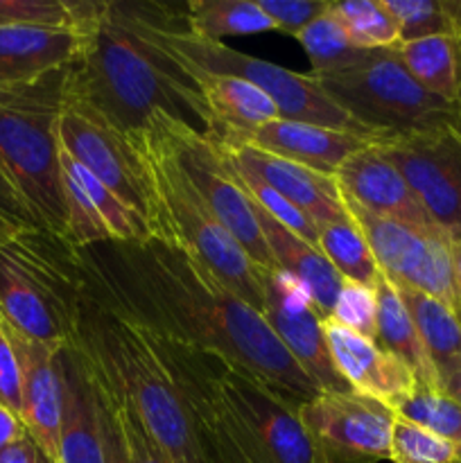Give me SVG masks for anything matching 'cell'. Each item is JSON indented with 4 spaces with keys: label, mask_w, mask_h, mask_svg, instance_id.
Returning <instances> with one entry per match:
<instances>
[{
    "label": "cell",
    "mask_w": 461,
    "mask_h": 463,
    "mask_svg": "<svg viewBox=\"0 0 461 463\" xmlns=\"http://www.w3.org/2000/svg\"><path fill=\"white\" fill-rule=\"evenodd\" d=\"M402 303L409 310L411 321L420 335L437 378L461 360V315L438 298L428 297L411 288H398Z\"/></svg>",
    "instance_id": "4316f807"
},
{
    "label": "cell",
    "mask_w": 461,
    "mask_h": 463,
    "mask_svg": "<svg viewBox=\"0 0 461 463\" xmlns=\"http://www.w3.org/2000/svg\"><path fill=\"white\" fill-rule=\"evenodd\" d=\"M59 163H61V170H66L80 184V188L89 194L95 211L99 213L108 233H111V242H138V240L152 238L147 220L134 208L127 206L125 202H120L116 193H111L102 181L86 172L80 163L72 161L63 149H59Z\"/></svg>",
    "instance_id": "f1b7e54d"
},
{
    "label": "cell",
    "mask_w": 461,
    "mask_h": 463,
    "mask_svg": "<svg viewBox=\"0 0 461 463\" xmlns=\"http://www.w3.org/2000/svg\"><path fill=\"white\" fill-rule=\"evenodd\" d=\"M319 251L342 279L373 288L380 276L375 258L355 220L319 226Z\"/></svg>",
    "instance_id": "f546056e"
},
{
    "label": "cell",
    "mask_w": 461,
    "mask_h": 463,
    "mask_svg": "<svg viewBox=\"0 0 461 463\" xmlns=\"http://www.w3.org/2000/svg\"><path fill=\"white\" fill-rule=\"evenodd\" d=\"M27 432L25 423L18 414H14L12 410H7L5 405H0V450L14 446L16 441H21Z\"/></svg>",
    "instance_id": "bcb514c9"
},
{
    "label": "cell",
    "mask_w": 461,
    "mask_h": 463,
    "mask_svg": "<svg viewBox=\"0 0 461 463\" xmlns=\"http://www.w3.org/2000/svg\"><path fill=\"white\" fill-rule=\"evenodd\" d=\"M438 389L461 405V360L438 378Z\"/></svg>",
    "instance_id": "7dc6e473"
},
{
    "label": "cell",
    "mask_w": 461,
    "mask_h": 463,
    "mask_svg": "<svg viewBox=\"0 0 461 463\" xmlns=\"http://www.w3.org/2000/svg\"><path fill=\"white\" fill-rule=\"evenodd\" d=\"M459 463H461V446H459Z\"/></svg>",
    "instance_id": "db71d44e"
},
{
    "label": "cell",
    "mask_w": 461,
    "mask_h": 463,
    "mask_svg": "<svg viewBox=\"0 0 461 463\" xmlns=\"http://www.w3.org/2000/svg\"><path fill=\"white\" fill-rule=\"evenodd\" d=\"M346 208L360 226L384 279L398 288L419 289L428 297L438 298L461 315L452 269V242L446 233L375 217L353 203H346Z\"/></svg>",
    "instance_id": "7c38bea8"
},
{
    "label": "cell",
    "mask_w": 461,
    "mask_h": 463,
    "mask_svg": "<svg viewBox=\"0 0 461 463\" xmlns=\"http://www.w3.org/2000/svg\"><path fill=\"white\" fill-rule=\"evenodd\" d=\"M310 77L334 107L378 140L455 125V104L425 90L396 48L371 50L369 57L346 71Z\"/></svg>",
    "instance_id": "52a82bcc"
},
{
    "label": "cell",
    "mask_w": 461,
    "mask_h": 463,
    "mask_svg": "<svg viewBox=\"0 0 461 463\" xmlns=\"http://www.w3.org/2000/svg\"><path fill=\"white\" fill-rule=\"evenodd\" d=\"M84 30L0 27V89L39 80L77 61Z\"/></svg>",
    "instance_id": "603a6c76"
},
{
    "label": "cell",
    "mask_w": 461,
    "mask_h": 463,
    "mask_svg": "<svg viewBox=\"0 0 461 463\" xmlns=\"http://www.w3.org/2000/svg\"><path fill=\"white\" fill-rule=\"evenodd\" d=\"M382 3L398 23L400 43L456 32L446 9V0H382Z\"/></svg>",
    "instance_id": "d590c367"
},
{
    "label": "cell",
    "mask_w": 461,
    "mask_h": 463,
    "mask_svg": "<svg viewBox=\"0 0 461 463\" xmlns=\"http://www.w3.org/2000/svg\"><path fill=\"white\" fill-rule=\"evenodd\" d=\"M373 292L375 306H378V315H375V344L382 351L391 353L398 360L405 362L414 371L420 387L438 389L437 371H434L432 362H429L428 351H425L423 342H420L419 330H416L409 310L402 303L396 285L380 274L375 279Z\"/></svg>",
    "instance_id": "d4e9b609"
},
{
    "label": "cell",
    "mask_w": 461,
    "mask_h": 463,
    "mask_svg": "<svg viewBox=\"0 0 461 463\" xmlns=\"http://www.w3.org/2000/svg\"><path fill=\"white\" fill-rule=\"evenodd\" d=\"M217 147L235 170L249 172L265 181L269 188L292 202L298 211L306 213L316 226L353 220L334 176L312 170L301 163L287 161V158H278L262 149L249 147V145H242V147L217 145Z\"/></svg>",
    "instance_id": "2e32d148"
},
{
    "label": "cell",
    "mask_w": 461,
    "mask_h": 463,
    "mask_svg": "<svg viewBox=\"0 0 461 463\" xmlns=\"http://www.w3.org/2000/svg\"><path fill=\"white\" fill-rule=\"evenodd\" d=\"M190 34L203 41L247 36L276 30L258 0H190L185 5Z\"/></svg>",
    "instance_id": "83f0119b"
},
{
    "label": "cell",
    "mask_w": 461,
    "mask_h": 463,
    "mask_svg": "<svg viewBox=\"0 0 461 463\" xmlns=\"http://www.w3.org/2000/svg\"><path fill=\"white\" fill-rule=\"evenodd\" d=\"M147 185V222L154 238L165 240L202 262L233 294L262 315V269L220 224L202 194L181 170L165 134L154 122L129 134Z\"/></svg>",
    "instance_id": "277c9868"
},
{
    "label": "cell",
    "mask_w": 461,
    "mask_h": 463,
    "mask_svg": "<svg viewBox=\"0 0 461 463\" xmlns=\"http://www.w3.org/2000/svg\"><path fill=\"white\" fill-rule=\"evenodd\" d=\"M12 339L21 360V419L30 437L59 463V428L63 410L61 348L34 342L14 328Z\"/></svg>",
    "instance_id": "d6986e66"
},
{
    "label": "cell",
    "mask_w": 461,
    "mask_h": 463,
    "mask_svg": "<svg viewBox=\"0 0 461 463\" xmlns=\"http://www.w3.org/2000/svg\"><path fill=\"white\" fill-rule=\"evenodd\" d=\"M324 330L334 369L353 393L373 398L396 411L416 392L414 371L396 355L333 319L324 321Z\"/></svg>",
    "instance_id": "e0dca14e"
},
{
    "label": "cell",
    "mask_w": 461,
    "mask_h": 463,
    "mask_svg": "<svg viewBox=\"0 0 461 463\" xmlns=\"http://www.w3.org/2000/svg\"><path fill=\"white\" fill-rule=\"evenodd\" d=\"M296 39L310 59L312 75H330V72L346 71V68L355 66L362 59L369 57L371 52V50H360L351 45L330 9L324 16L316 18L312 25H307Z\"/></svg>",
    "instance_id": "d6a6232c"
},
{
    "label": "cell",
    "mask_w": 461,
    "mask_h": 463,
    "mask_svg": "<svg viewBox=\"0 0 461 463\" xmlns=\"http://www.w3.org/2000/svg\"><path fill=\"white\" fill-rule=\"evenodd\" d=\"M452 242V269H455V288L456 294H459L461 303V238L450 240Z\"/></svg>",
    "instance_id": "c3c4849f"
},
{
    "label": "cell",
    "mask_w": 461,
    "mask_h": 463,
    "mask_svg": "<svg viewBox=\"0 0 461 463\" xmlns=\"http://www.w3.org/2000/svg\"><path fill=\"white\" fill-rule=\"evenodd\" d=\"M265 307L262 317L274 330L278 342L287 348L298 366L310 375L321 392H351L339 371L334 369L328 342H325L324 319L312 306V298L292 276L280 269H262Z\"/></svg>",
    "instance_id": "9a60e30c"
},
{
    "label": "cell",
    "mask_w": 461,
    "mask_h": 463,
    "mask_svg": "<svg viewBox=\"0 0 461 463\" xmlns=\"http://www.w3.org/2000/svg\"><path fill=\"white\" fill-rule=\"evenodd\" d=\"M99 393V392H98ZM99 410H102V441H104V463H131L129 448H127L125 434L111 407L99 396Z\"/></svg>",
    "instance_id": "7bdbcfd3"
},
{
    "label": "cell",
    "mask_w": 461,
    "mask_h": 463,
    "mask_svg": "<svg viewBox=\"0 0 461 463\" xmlns=\"http://www.w3.org/2000/svg\"><path fill=\"white\" fill-rule=\"evenodd\" d=\"M72 66V63H71ZM71 66L0 89V167L36 224L66 240V202L59 163V116Z\"/></svg>",
    "instance_id": "8992f818"
},
{
    "label": "cell",
    "mask_w": 461,
    "mask_h": 463,
    "mask_svg": "<svg viewBox=\"0 0 461 463\" xmlns=\"http://www.w3.org/2000/svg\"><path fill=\"white\" fill-rule=\"evenodd\" d=\"M235 175L240 176V184L244 185V190H247L249 197L256 202L258 208H262L267 215L274 217L278 224H283L285 229L292 231L294 235L306 240L307 244L319 249V226H316L306 213L298 211L292 202H287L283 194L276 193L274 188H269V185H267L265 181L258 179V176L249 175V172H242V170H235Z\"/></svg>",
    "instance_id": "74e56055"
},
{
    "label": "cell",
    "mask_w": 461,
    "mask_h": 463,
    "mask_svg": "<svg viewBox=\"0 0 461 463\" xmlns=\"http://www.w3.org/2000/svg\"><path fill=\"white\" fill-rule=\"evenodd\" d=\"M0 463H57V459H52L30 434H25L21 441L0 450Z\"/></svg>",
    "instance_id": "f6af8a7d"
},
{
    "label": "cell",
    "mask_w": 461,
    "mask_h": 463,
    "mask_svg": "<svg viewBox=\"0 0 461 463\" xmlns=\"http://www.w3.org/2000/svg\"><path fill=\"white\" fill-rule=\"evenodd\" d=\"M59 145L72 161L116 193L120 202L147 220V185L129 136L66 93L59 116Z\"/></svg>",
    "instance_id": "4fadbf2b"
},
{
    "label": "cell",
    "mask_w": 461,
    "mask_h": 463,
    "mask_svg": "<svg viewBox=\"0 0 461 463\" xmlns=\"http://www.w3.org/2000/svg\"><path fill=\"white\" fill-rule=\"evenodd\" d=\"M396 54L425 90L455 107L461 102V32L398 43Z\"/></svg>",
    "instance_id": "484cf974"
},
{
    "label": "cell",
    "mask_w": 461,
    "mask_h": 463,
    "mask_svg": "<svg viewBox=\"0 0 461 463\" xmlns=\"http://www.w3.org/2000/svg\"><path fill=\"white\" fill-rule=\"evenodd\" d=\"M434 226L461 238V131L452 122L375 140Z\"/></svg>",
    "instance_id": "8fae6325"
},
{
    "label": "cell",
    "mask_w": 461,
    "mask_h": 463,
    "mask_svg": "<svg viewBox=\"0 0 461 463\" xmlns=\"http://www.w3.org/2000/svg\"><path fill=\"white\" fill-rule=\"evenodd\" d=\"M86 297L77 251L41 226H14L0 238V319L16 333L71 348Z\"/></svg>",
    "instance_id": "5b68a950"
},
{
    "label": "cell",
    "mask_w": 461,
    "mask_h": 463,
    "mask_svg": "<svg viewBox=\"0 0 461 463\" xmlns=\"http://www.w3.org/2000/svg\"><path fill=\"white\" fill-rule=\"evenodd\" d=\"M0 217L14 226H39L32 211L27 208L25 199L21 197L16 185L5 175L3 167H0Z\"/></svg>",
    "instance_id": "ee69618b"
},
{
    "label": "cell",
    "mask_w": 461,
    "mask_h": 463,
    "mask_svg": "<svg viewBox=\"0 0 461 463\" xmlns=\"http://www.w3.org/2000/svg\"><path fill=\"white\" fill-rule=\"evenodd\" d=\"M446 9L455 23V30L461 32V0H446Z\"/></svg>",
    "instance_id": "681fc988"
},
{
    "label": "cell",
    "mask_w": 461,
    "mask_h": 463,
    "mask_svg": "<svg viewBox=\"0 0 461 463\" xmlns=\"http://www.w3.org/2000/svg\"><path fill=\"white\" fill-rule=\"evenodd\" d=\"M251 203L253 211H256L258 224H260L262 238H265L271 258H274L276 269L292 276L310 294L312 306L319 312L321 319H330L343 283L342 276L334 271V267L325 260L319 249L294 235L283 224H278L274 217H269L262 208H258L253 199Z\"/></svg>",
    "instance_id": "cb8c5ba5"
},
{
    "label": "cell",
    "mask_w": 461,
    "mask_h": 463,
    "mask_svg": "<svg viewBox=\"0 0 461 463\" xmlns=\"http://www.w3.org/2000/svg\"><path fill=\"white\" fill-rule=\"evenodd\" d=\"M334 181L343 202L362 208L364 213L402 224L437 229L400 172L387 161L375 143L346 158L334 172Z\"/></svg>",
    "instance_id": "ac0fdd59"
},
{
    "label": "cell",
    "mask_w": 461,
    "mask_h": 463,
    "mask_svg": "<svg viewBox=\"0 0 461 463\" xmlns=\"http://www.w3.org/2000/svg\"><path fill=\"white\" fill-rule=\"evenodd\" d=\"M149 122H154L165 134L167 143H170L172 152H174L176 161H179L181 170L185 172L190 184L197 188L212 215L238 240L240 247L249 253V258L265 269L276 267L269 247L262 238L251 197L240 184V176L235 175L221 149L206 134L190 127L188 122H181L176 118L165 116V113H156Z\"/></svg>",
    "instance_id": "30bf717a"
},
{
    "label": "cell",
    "mask_w": 461,
    "mask_h": 463,
    "mask_svg": "<svg viewBox=\"0 0 461 463\" xmlns=\"http://www.w3.org/2000/svg\"><path fill=\"white\" fill-rule=\"evenodd\" d=\"M185 68L206 99L211 116V129L206 136L212 143L221 147H240L258 127L280 118L278 107L271 102V98L249 81L230 75H212L199 68Z\"/></svg>",
    "instance_id": "7402d4cb"
},
{
    "label": "cell",
    "mask_w": 461,
    "mask_h": 463,
    "mask_svg": "<svg viewBox=\"0 0 461 463\" xmlns=\"http://www.w3.org/2000/svg\"><path fill=\"white\" fill-rule=\"evenodd\" d=\"M9 229H14V224H9V222H5L3 217H0V238H3Z\"/></svg>",
    "instance_id": "f5cc1de1"
},
{
    "label": "cell",
    "mask_w": 461,
    "mask_h": 463,
    "mask_svg": "<svg viewBox=\"0 0 461 463\" xmlns=\"http://www.w3.org/2000/svg\"><path fill=\"white\" fill-rule=\"evenodd\" d=\"M61 188L66 202V242L72 249L111 242V233L95 211L93 202L66 170H61Z\"/></svg>",
    "instance_id": "8d00e7d4"
},
{
    "label": "cell",
    "mask_w": 461,
    "mask_h": 463,
    "mask_svg": "<svg viewBox=\"0 0 461 463\" xmlns=\"http://www.w3.org/2000/svg\"><path fill=\"white\" fill-rule=\"evenodd\" d=\"M176 5L104 0L84 27V48L71 66L68 95L122 134L147 129L156 113L211 129L206 99L163 39Z\"/></svg>",
    "instance_id": "7a4b0ae2"
},
{
    "label": "cell",
    "mask_w": 461,
    "mask_h": 463,
    "mask_svg": "<svg viewBox=\"0 0 461 463\" xmlns=\"http://www.w3.org/2000/svg\"><path fill=\"white\" fill-rule=\"evenodd\" d=\"M303 425L328 463L389 459L396 411L360 393L321 392L298 407Z\"/></svg>",
    "instance_id": "5bb4252c"
},
{
    "label": "cell",
    "mask_w": 461,
    "mask_h": 463,
    "mask_svg": "<svg viewBox=\"0 0 461 463\" xmlns=\"http://www.w3.org/2000/svg\"><path fill=\"white\" fill-rule=\"evenodd\" d=\"M371 143H375V138L355 134V131H342L333 129V127L312 125V122L276 118V120L258 127L242 145L334 176L337 167L346 158H351L360 149L369 147Z\"/></svg>",
    "instance_id": "ffe728a7"
},
{
    "label": "cell",
    "mask_w": 461,
    "mask_h": 463,
    "mask_svg": "<svg viewBox=\"0 0 461 463\" xmlns=\"http://www.w3.org/2000/svg\"><path fill=\"white\" fill-rule=\"evenodd\" d=\"M391 463H459V446L396 416L389 441Z\"/></svg>",
    "instance_id": "e575fe53"
},
{
    "label": "cell",
    "mask_w": 461,
    "mask_h": 463,
    "mask_svg": "<svg viewBox=\"0 0 461 463\" xmlns=\"http://www.w3.org/2000/svg\"><path fill=\"white\" fill-rule=\"evenodd\" d=\"M99 392L138 411L172 463H208L202 428L193 419L156 337L86 292L72 346Z\"/></svg>",
    "instance_id": "3957f363"
},
{
    "label": "cell",
    "mask_w": 461,
    "mask_h": 463,
    "mask_svg": "<svg viewBox=\"0 0 461 463\" xmlns=\"http://www.w3.org/2000/svg\"><path fill=\"white\" fill-rule=\"evenodd\" d=\"M21 360L12 339V328L0 319V405L21 416L23 389H21Z\"/></svg>",
    "instance_id": "b9f144b4"
},
{
    "label": "cell",
    "mask_w": 461,
    "mask_h": 463,
    "mask_svg": "<svg viewBox=\"0 0 461 463\" xmlns=\"http://www.w3.org/2000/svg\"><path fill=\"white\" fill-rule=\"evenodd\" d=\"M224 463H251V461H249L247 457H242V455H240V452H238V448H235V455H233V457H229V459H226Z\"/></svg>",
    "instance_id": "f907efd6"
},
{
    "label": "cell",
    "mask_w": 461,
    "mask_h": 463,
    "mask_svg": "<svg viewBox=\"0 0 461 463\" xmlns=\"http://www.w3.org/2000/svg\"><path fill=\"white\" fill-rule=\"evenodd\" d=\"M203 371L240 455L251 463H328L296 405L208 353H203Z\"/></svg>",
    "instance_id": "ba28073f"
},
{
    "label": "cell",
    "mask_w": 461,
    "mask_h": 463,
    "mask_svg": "<svg viewBox=\"0 0 461 463\" xmlns=\"http://www.w3.org/2000/svg\"><path fill=\"white\" fill-rule=\"evenodd\" d=\"M63 410L59 463H104L102 410L93 375L75 348H61Z\"/></svg>",
    "instance_id": "44dd1931"
},
{
    "label": "cell",
    "mask_w": 461,
    "mask_h": 463,
    "mask_svg": "<svg viewBox=\"0 0 461 463\" xmlns=\"http://www.w3.org/2000/svg\"><path fill=\"white\" fill-rule=\"evenodd\" d=\"M163 39H165L167 48L185 66L199 68V71L212 72V75L240 77V80L260 89L278 107L280 118L371 136L360 125H355L342 109L334 107L310 75H298V72L276 66L265 59L238 52V50L220 43V41H203L190 34L185 7L174 9L170 21L163 27ZM371 138H375V136H371Z\"/></svg>",
    "instance_id": "9c48e42d"
},
{
    "label": "cell",
    "mask_w": 461,
    "mask_h": 463,
    "mask_svg": "<svg viewBox=\"0 0 461 463\" xmlns=\"http://www.w3.org/2000/svg\"><path fill=\"white\" fill-rule=\"evenodd\" d=\"M330 14L343 30L351 45L360 50L396 48L400 43L398 23L382 0H346L330 3Z\"/></svg>",
    "instance_id": "4dcf8cb0"
},
{
    "label": "cell",
    "mask_w": 461,
    "mask_h": 463,
    "mask_svg": "<svg viewBox=\"0 0 461 463\" xmlns=\"http://www.w3.org/2000/svg\"><path fill=\"white\" fill-rule=\"evenodd\" d=\"M375 315H378V306H375L373 288L343 279L330 319L375 342Z\"/></svg>",
    "instance_id": "f35d334b"
},
{
    "label": "cell",
    "mask_w": 461,
    "mask_h": 463,
    "mask_svg": "<svg viewBox=\"0 0 461 463\" xmlns=\"http://www.w3.org/2000/svg\"><path fill=\"white\" fill-rule=\"evenodd\" d=\"M95 9V0H0V27L84 30Z\"/></svg>",
    "instance_id": "1f68e13d"
},
{
    "label": "cell",
    "mask_w": 461,
    "mask_h": 463,
    "mask_svg": "<svg viewBox=\"0 0 461 463\" xmlns=\"http://www.w3.org/2000/svg\"><path fill=\"white\" fill-rule=\"evenodd\" d=\"M75 251L86 292L154 337L220 357L296 407L321 393L265 317L183 249L152 235Z\"/></svg>",
    "instance_id": "6da1fadb"
},
{
    "label": "cell",
    "mask_w": 461,
    "mask_h": 463,
    "mask_svg": "<svg viewBox=\"0 0 461 463\" xmlns=\"http://www.w3.org/2000/svg\"><path fill=\"white\" fill-rule=\"evenodd\" d=\"M455 127L461 131V102L455 107Z\"/></svg>",
    "instance_id": "816d5d0a"
},
{
    "label": "cell",
    "mask_w": 461,
    "mask_h": 463,
    "mask_svg": "<svg viewBox=\"0 0 461 463\" xmlns=\"http://www.w3.org/2000/svg\"><path fill=\"white\" fill-rule=\"evenodd\" d=\"M95 387H98V384H95ZM99 396H102L104 402L111 407L118 423H120L127 448H129L131 463H172L167 459L165 452H163V448L158 446V443L152 439V434L147 432V428H145V423L140 420L138 411H136L134 407L127 405L125 401H116V398L104 396L102 392H99Z\"/></svg>",
    "instance_id": "ab89813d"
},
{
    "label": "cell",
    "mask_w": 461,
    "mask_h": 463,
    "mask_svg": "<svg viewBox=\"0 0 461 463\" xmlns=\"http://www.w3.org/2000/svg\"><path fill=\"white\" fill-rule=\"evenodd\" d=\"M333 0H258L276 30L298 36L307 25L324 16Z\"/></svg>",
    "instance_id": "60d3db41"
},
{
    "label": "cell",
    "mask_w": 461,
    "mask_h": 463,
    "mask_svg": "<svg viewBox=\"0 0 461 463\" xmlns=\"http://www.w3.org/2000/svg\"><path fill=\"white\" fill-rule=\"evenodd\" d=\"M396 416L447 439L455 446H461V405L441 389L419 384L416 392L402 401Z\"/></svg>",
    "instance_id": "836d02e7"
}]
</instances>
